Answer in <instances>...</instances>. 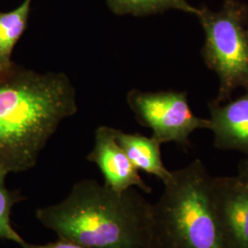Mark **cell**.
Returning <instances> with one entry per match:
<instances>
[{
  "label": "cell",
  "instance_id": "cell-1",
  "mask_svg": "<svg viewBox=\"0 0 248 248\" xmlns=\"http://www.w3.org/2000/svg\"><path fill=\"white\" fill-rule=\"evenodd\" d=\"M77 111L76 89L64 73L40 74L14 62L0 75V169L34 168L59 124Z\"/></svg>",
  "mask_w": 248,
  "mask_h": 248
},
{
  "label": "cell",
  "instance_id": "cell-2",
  "mask_svg": "<svg viewBox=\"0 0 248 248\" xmlns=\"http://www.w3.org/2000/svg\"><path fill=\"white\" fill-rule=\"evenodd\" d=\"M35 218L58 238L89 248H152L153 203L136 189L118 192L83 179L56 204L36 209Z\"/></svg>",
  "mask_w": 248,
  "mask_h": 248
},
{
  "label": "cell",
  "instance_id": "cell-3",
  "mask_svg": "<svg viewBox=\"0 0 248 248\" xmlns=\"http://www.w3.org/2000/svg\"><path fill=\"white\" fill-rule=\"evenodd\" d=\"M212 180L201 159L171 171L153 204L152 248H224L213 207Z\"/></svg>",
  "mask_w": 248,
  "mask_h": 248
},
{
  "label": "cell",
  "instance_id": "cell-4",
  "mask_svg": "<svg viewBox=\"0 0 248 248\" xmlns=\"http://www.w3.org/2000/svg\"><path fill=\"white\" fill-rule=\"evenodd\" d=\"M245 4L224 0L217 11L200 8L196 16L205 34L202 55L219 79L217 103L230 100L239 88L248 89V35L244 25Z\"/></svg>",
  "mask_w": 248,
  "mask_h": 248
},
{
  "label": "cell",
  "instance_id": "cell-5",
  "mask_svg": "<svg viewBox=\"0 0 248 248\" xmlns=\"http://www.w3.org/2000/svg\"><path fill=\"white\" fill-rule=\"evenodd\" d=\"M127 102L138 123L151 129L152 136L162 144L176 142L186 147L196 130L210 128L209 119L200 118L191 110L186 92L132 89Z\"/></svg>",
  "mask_w": 248,
  "mask_h": 248
},
{
  "label": "cell",
  "instance_id": "cell-6",
  "mask_svg": "<svg viewBox=\"0 0 248 248\" xmlns=\"http://www.w3.org/2000/svg\"><path fill=\"white\" fill-rule=\"evenodd\" d=\"M211 192L223 248H248V181L213 177Z\"/></svg>",
  "mask_w": 248,
  "mask_h": 248
},
{
  "label": "cell",
  "instance_id": "cell-7",
  "mask_svg": "<svg viewBox=\"0 0 248 248\" xmlns=\"http://www.w3.org/2000/svg\"><path fill=\"white\" fill-rule=\"evenodd\" d=\"M87 159L98 166L104 184L111 189L124 192L130 188H139L144 193L152 192V187L144 182L116 141L113 128L98 127L95 133L94 147Z\"/></svg>",
  "mask_w": 248,
  "mask_h": 248
},
{
  "label": "cell",
  "instance_id": "cell-8",
  "mask_svg": "<svg viewBox=\"0 0 248 248\" xmlns=\"http://www.w3.org/2000/svg\"><path fill=\"white\" fill-rule=\"evenodd\" d=\"M210 128L214 146L220 150L238 151L248 155V89L224 105L214 100L209 103Z\"/></svg>",
  "mask_w": 248,
  "mask_h": 248
},
{
  "label": "cell",
  "instance_id": "cell-9",
  "mask_svg": "<svg viewBox=\"0 0 248 248\" xmlns=\"http://www.w3.org/2000/svg\"><path fill=\"white\" fill-rule=\"evenodd\" d=\"M116 141L123 148L133 167L159 178L165 183L171 177V171L163 163L161 155L162 143L155 137L140 133H126L114 129Z\"/></svg>",
  "mask_w": 248,
  "mask_h": 248
},
{
  "label": "cell",
  "instance_id": "cell-10",
  "mask_svg": "<svg viewBox=\"0 0 248 248\" xmlns=\"http://www.w3.org/2000/svg\"><path fill=\"white\" fill-rule=\"evenodd\" d=\"M32 0H24L17 9L0 11V75L12 67V53L27 29Z\"/></svg>",
  "mask_w": 248,
  "mask_h": 248
},
{
  "label": "cell",
  "instance_id": "cell-11",
  "mask_svg": "<svg viewBox=\"0 0 248 248\" xmlns=\"http://www.w3.org/2000/svg\"><path fill=\"white\" fill-rule=\"evenodd\" d=\"M109 9L119 16L144 17L169 10H178L197 16L200 9L186 0H107Z\"/></svg>",
  "mask_w": 248,
  "mask_h": 248
},
{
  "label": "cell",
  "instance_id": "cell-12",
  "mask_svg": "<svg viewBox=\"0 0 248 248\" xmlns=\"http://www.w3.org/2000/svg\"><path fill=\"white\" fill-rule=\"evenodd\" d=\"M9 173L0 169V240L9 241L22 246L23 239L11 223V213L13 207L25 200L18 190H10L6 185V178Z\"/></svg>",
  "mask_w": 248,
  "mask_h": 248
},
{
  "label": "cell",
  "instance_id": "cell-13",
  "mask_svg": "<svg viewBox=\"0 0 248 248\" xmlns=\"http://www.w3.org/2000/svg\"><path fill=\"white\" fill-rule=\"evenodd\" d=\"M20 248H89L85 246H82L78 243L73 242L70 240L62 239L58 238L55 242H51L48 244H43V245H36V244H30L27 241L25 243L20 246Z\"/></svg>",
  "mask_w": 248,
  "mask_h": 248
},
{
  "label": "cell",
  "instance_id": "cell-14",
  "mask_svg": "<svg viewBox=\"0 0 248 248\" xmlns=\"http://www.w3.org/2000/svg\"><path fill=\"white\" fill-rule=\"evenodd\" d=\"M236 176L246 181H248V157L240 164L238 174Z\"/></svg>",
  "mask_w": 248,
  "mask_h": 248
},
{
  "label": "cell",
  "instance_id": "cell-15",
  "mask_svg": "<svg viewBox=\"0 0 248 248\" xmlns=\"http://www.w3.org/2000/svg\"><path fill=\"white\" fill-rule=\"evenodd\" d=\"M244 25L247 30L248 35V5L245 4V8H244Z\"/></svg>",
  "mask_w": 248,
  "mask_h": 248
}]
</instances>
